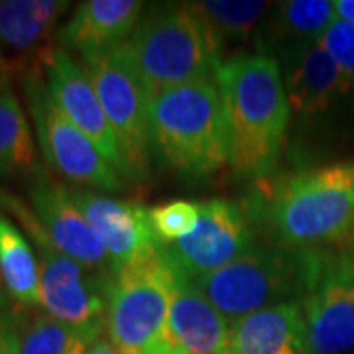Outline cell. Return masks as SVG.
Returning a JSON list of instances; mask_svg holds the SVG:
<instances>
[{
	"instance_id": "1f68e13d",
	"label": "cell",
	"mask_w": 354,
	"mask_h": 354,
	"mask_svg": "<svg viewBox=\"0 0 354 354\" xmlns=\"http://www.w3.org/2000/svg\"><path fill=\"white\" fill-rule=\"evenodd\" d=\"M337 248H342V250H348V252H354V223L351 230H348V234H346V239L337 246Z\"/></svg>"
},
{
	"instance_id": "7a4b0ae2",
	"label": "cell",
	"mask_w": 354,
	"mask_h": 354,
	"mask_svg": "<svg viewBox=\"0 0 354 354\" xmlns=\"http://www.w3.org/2000/svg\"><path fill=\"white\" fill-rule=\"evenodd\" d=\"M258 211L278 246L290 250L339 246L354 223V160L281 177L266 187Z\"/></svg>"
},
{
	"instance_id": "ba28073f",
	"label": "cell",
	"mask_w": 354,
	"mask_h": 354,
	"mask_svg": "<svg viewBox=\"0 0 354 354\" xmlns=\"http://www.w3.org/2000/svg\"><path fill=\"white\" fill-rule=\"evenodd\" d=\"M83 67L99 95L128 167V179L150 177L152 95L140 75L127 44L83 55Z\"/></svg>"
},
{
	"instance_id": "4dcf8cb0",
	"label": "cell",
	"mask_w": 354,
	"mask_h": 354,
	"mask_svg": "<svg viewBox=\"0 0 354 354\" xmlns=\"http://www.w3.org/2000/svg\"><path fill=\"white\" fill-rule=\"evenodd\" d=\"M14 299L10 297V293L6 290V283H4V278L0 274V311H6V309H12Z\"/></svg>"
},
{
	"instance_id": "cb8c5ba5",
	"label": "cell",
	"mask_w": 354,
	"mask_h": 354,
	"mask_svg": "<svg viewBox=\"0 0 354 354\" xmlns=\"http://www.w3.org/2000/svg\"><path fill=\"white\" fill-rule=\"evenodd\" d=\"M97 339L101 337L41 313L24 325L18 354H87Z\"/></svg>"
},
{
	"instance_id": "7402d4cb",
	"label": "cell",
	"mask_w": 354,
	"mask_h": 354,
	"mask_svg": "<svg viewBox=\"0 0 354 354\" xmlns=\"http://www.w3.org/2000/svg\"><path fill=\"white\" fill-rule=\"evenodd\" d=\"M36 167L32 128L12 87L0 88V179L24 176Z\"/></svg>"
},
{
	"instance_id": "9a60e30c",
	"label": "cell",
	"mask_w": 354,
	"mask_h": 354,
	"mask_svg": "<svg viewBox=\"0 0 354 354\" xmlns=\"http://www.w3.org/2000/svg\"><path fill=\"white\" fill-rule=\"evenodd\" d=\"M228 330L227 319L179 272L156 354H225Z\"/></svg>"
},
{
	"instance_id": "f1b7e54d",
	"label": "cell",
	"mask_w": 354,
	"mask_h": 354,
	"mask_svg": "<svg viewBox=\"0 0 354 354\" xmlns=\"http://www.w3.org/2000/svg\"><path fill=\"white\" fill-rule=\"evenodd\" d=\"M87 354H122L113 342L106 341V339H97V341L91 344V348L87 351Z\"/></svg>"
},
{
	"instance_id": "6da1fadb",
	"label": "cell",
	"mask_w": 354,
	"mask_h": 354,
	"mask_svg": "<svg viewBox=\"0 0 354 354\" xmlns=\"http://www.w3.org/2000/svg\"><path fill=\"white\" fill-rule=\"evenodd\" d=\"M215 83L228 120L230 167L246 179H264L278 165L291 104L281 67L262 53H236L216 69Z\"/></svg>"
},
{
	"instance_id": "e0dca14e",
	"label": "cell",
	"mask_w": 354,
	"mask_h": 354,
	"mask_svg": "<svg viewBox=\"0 0 354 354\" xmlns=\"http://www.w3.org/2000/svg\"><path fill=\"white\" fill-rule=\"evenodd\" d=\"M144 10L140 0H85L57 32L55 48L83 57L127 44Z\"/></svg>"
},
{
	"instance_id": "d6986e66",
	"label": "cell",
	"mask_w": 354,
	"mask_h": 354,
	"mask_svg": "<svg viewBox=\"0 0 354 354\" xmlns=\"http://www.w3.org/2000/svg\"><path fill=\"white\" fill-rule=\"evenodd\" d=\"M279 67L291 111L305 118L325 114L335 102L351 93L339 65L321 46V41Z\"/></svg>"
},
{
	"instance_id": "83f0119b",
	"label": "cell",
	"mask_w": 354,
	"mask_h": 354,
	"mask_svg": "<svg viewBox=\"0 0 354 354\" xmlns=\"http://www.w3.org/2000/svg\"><path fill=\"white\" fill-rule=\"evenodd\" d=\"M333 6L339 22L354 24V0H333Z\"/></svg>"
},
{
	"instance_id": "5b68a950",
	"label": "cell",
	"mask_w": 354,
	"mask_h": 354,
	"mask_svg": "<svg viewBox=\"0 0 354 354\" xmlns=\"http://www.w3.org/2000/svg\"><path fill=\"white\" fill-rule=\"evenodd\" d=\"M0 211L12 213L34 244L39 266V307L46 315L101 337L106 329L109 291L113 276L97 274L51 244L32 207L0 189Z\"/></svg>"
},
{
	"instance_id": "44dd1931",
	"label": "cell",
	"mask_w": 354,
	"mask_h": 354,
	"mask_svg": "<svg viewBox=\"0 0 354 354\" xmlns=\"http://www.w3.org/2000/svg\"><path fill=\"white\" fill-rule=\"evenodd\" d=\"M0 274L14 304L39 305L38 256L24 230L4 211H0Z\"/></svg>"
},
{
	"instance_id": "9c48e42d",
	"label": "cell",
	"mask_w": 354,
	"mask_h": 354,
	"mask_svg": "<svg viewBox=\"0 0 354 354\" xmlns=\"http://www.w3.org/2000/svg\"><path fill=\"white\" fill-rule=\"evenodd\" d=\"M301 305V354L354 351V252L307 250Z\"/></svg>"
},
{
	"instance_id": "2e32d148",
	"label": "cell",
	"mask_w": 354,
	"mask_h": 354,
	"mask_svg": "<svg viewBox=\"0 0 354 354\" xmlns=\"http://www.w3.org/2000/svg\"><path fill=\"white\" fill-rule=\"evenodd\" d=\"M67 8L62 0H0V55L14 73L44 69L51 34Z\"/></svg>"
},
{
	"instance_id": "277c9868",
	"label": "cell",
	"mask_w": 354,
	"mask_h": 354,
	"mask_svg": "<svg viewBox=\"0 0 354 354\" xmlns=\"http://www.w3.org/2000/svg\"><path fill=\"white\" fill-rule=\"evenodd\" d=\"M152 99L169 88L215 79L223 46L193 2L146 8L127 41Z\"/></svg>"
},
{
	"instance_id": "d4e9b609",
	"label": "cell",
	"mask_w": 354,
	"mask_h": 354,
	"mask_svg": "<svg viewBox=\"0 0 354 354\" xmlns=\"http://www.w3.org/2000/svg\"><path fill=\"white\" fill-rule=\"evenodd\" d=\"M152 228L160 244L169 246L191 234L199 223V203L177 199L150 209Z\"/></svg>"
},
{
	"instance_id": "30bf717a",
	"label": "cell",
	"mask_w": 354,
	"mask_h": 354,
	"mask_svg": "<svg viewBox=\"0 0 354 354\" xmlns=\"http://www.w3.org/2000/svg\"><path fill=\"white\" fill-rule=\"evenodd\" d=\"M24 91L39 148L53 171L77 185L113 193L124 189V177L51 99L41 69L24 73Z\"/></svg>"
},
{
	"instance_id": "603a6c76",
	"label": "cell",
	"mask_w": 354,
	"mask_h": 354,
	"mask_svg": "<svg viewBox=\"0 0 354 354\" xmlns=\"http://www.w3.org/2000/svg\"><path fill=\"white\" fill-rule=\"evenodd\" d=\"M197 12L211 26L221 46L225 44H242L252 39L262 28L272 10L270 2H254V0H203L193 2Z\"/></svg>"
},
{
	"instance_id": "ffe728a7",
	"label": "cell",
	"mask_w": 354,
	"mask_h": 354,
	"mask_svg": "<svg viewBox=\"0 0 354 354\" xmlns=\"http://www.w3.org/2000/svg\"><path fill=\"white\" fill-rule=\"evenodd\" d=\"M299 301L272 305L230 323L225 354H279L295 346L301 353Z\"/></svg>"
},
{
	"instance_id": "484cf974",
	"label": "cell",
	"mask_w": 354,
	"mask_h": 354,
	"mask_svg": "<svg viewBox=\"0 0 354 354\" xmlns=\"http://www.w3.org/2000/svg\"><path fill=\"white\" fill-rule=\"evenodd\" d=\"M321 46L339 65L351 91H354V24L335 20L321 38Z\"/></svg>"
},
{
	"instance_id": "3957f363",
	"label": "cell",
	"mask_w": 354,
	"mask_h": 354,
	"mask_svg": "<svg viewBox=\"0 0 354 354\" xmlns=\"http://www.w3.org/2000/svg\"><path fill=\"white\" fill-rule=\"evenodd\" d=\"M152 153L176 176L201 179L230 164V132L215 79L193 81L152 99Z\"/></svg>"
},
{
	"instance_id": "4316f807",
	"label": "cell",
	"mask_w": 354,
	"mask_h": 354,
	"mask_svg": "<svg viewBox=\"0 0 354 354\" xmlns=\"http://www.w3.org/2000/svg\"><path fill=\"white\" fill-rule=\"evenodd\" d=\"M24 323L14 309L0 311V354L20 353Z\"/></svg>"
},
{
	"instance_id": "4fadbf2b",
	"label": "cell",
	"mask_w": 354,
	"mask_h": 354,
	"mask_svg": "<svg viewBox=\"0 0 354 354\" xmlns=\"http://www.w3.org/2000/svg\"><path fill=\"white\" fill-rule=\"evenodd\" d=\"M30 207L51 244L88 270L113 276V262L85 215L71 199L69 187L48 177H38L30 185Z\"/></svg>"
},
{
	"instance_id": "8992f818",
	"label": "cell",
	"mask_w": 354,
	"mask_h": 354,
	"mask_svg": "<svg viewBox=\"0 0 354 354\" xmlns=\"http://www.w3.org/2000/svg\"><path fill=\"white\" fill-rule=\"evenodd\" d=\"M179 270L162 244L114 272L106 333L122 354H156Z\"/></svg>"
},
{
	"instance_id": "f546056e",
	"label": "cell",
	"mask_w": 354,
	"mask_h": 354,
	"mask_svg": "<svg viewBox=\"0 0 354 354\" xmlns=\"http://www.w3.org/2000/svg\"><path fill=\"white\" fill-rule=\"evenodd\" d=\"M14 71L12 67L8 65V62L0 55V88L10 87V81H12Z\"/></svg>"
},
{
	"instance_id": "52a82bcc",
	"label": "cell",
	"mask_w": 354,
	"mask_h": 354,
	"mask_svg": "<svg viewBox=\"0 0 354 354\" xmlns=\"http://www.w3.org/2000/svg\"><path fill=\"white\" fill-rule=\"evenodd\" d=\"M307 274V250L252 244L234 262L193 279L216 311L234 323L272 305L299 301Z\"/></svg>"
},
{
	"instance_id": "d6a6232c",
	"label": "cell",
	"mask_w": 354,
	"mask_h": 354,
	"mask_svg": "<svg viewBox=\"0 0 354 354\" xmlns=\"http://www.w3.org/2000/svg\"><path fill=\"white\" fill-rule=\"evenodd\" d=\"M279 354H301V353H299V351H297L295 346H290V348H286V351H281V353H279Z\"/></svg>"
},
{
	"instance_id": "5bb4252c",
	"label": "cell",
	"mask_w": 354,
	"mask_h": 354,
	"mask_svg": "<svg viewBox=\"0 0 354 354\" xmlns=\"http://www.w3.org/2000/svg\"><path fill=\"white\" fill-rule=\"evenodd\" d=\"M69 193L109 254L113 262V276L134 258L162 246L153 232L150 211L138 203L101 195L91 189L69 187Z\"/></svg>"
},
{
	"instance_id": "8fae6325",
	"label": "cell",
	"mask_w": 354,
	"mask_h": 354,
	"mask_svg": "<svg viewBox=\"0 0 354 354\" xmlns=\"http://www.w3.org/2000/svg\"><path fill=\"white\" fill-rule=\"evenodd\" d=\"M252 218L239 203L207 199L199 203L195 230L165 250L183 276L199 279L234 262L252 246Z\"/></svg>"
},
{
	"instance_id": "7c38bea8",
	"label": "cell",
	"mask_w": 354,
	"mask_h": 354,
	"mask_svg": "<svg viewBox=\"0 0 354 354\" xmlns=\"http://www.w3.org/2000/svg\"><path fill=\"white\" fill-rule=\"evenodd\" d=\"M44 73L51 99L62 109V113L83 134H87L99 152L109 160V164L128 179V167L120 144L83 64H79L71 53L53 48L44 62Z\"/></svg>"
},
{
	"instance_id": "ac0fdd59",
	"label": "cell",
	"mask_w": 354,
	"mask_h": 354,
	"mask_svg": "<svg viewBox=\"0 0 354 354\" xmlns=\"http://www.w3.org/2000/svg\"><path fill=\"white\" fill-rule=\"evenodd\" d=\"M335 20L330 0L278 2L276 8L268 12L256 36L258 53L283 65L313 44H319Z\"/></svg>"
}]
</instances>
